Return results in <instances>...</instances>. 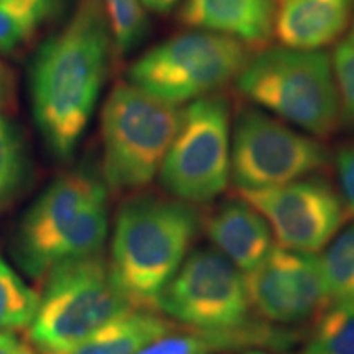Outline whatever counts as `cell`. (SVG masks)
<instances>
[{"label":"cell","instance_id":"cell-1","mask_svg":"<svg viewBox=\"0 0 354 354\" xmlns=\"http://www.w3.org/2000/svg\"><path fill=\"white\" fill-rule=\"evenodd\" d=\"M113 39L99 0H79L32 66L33 117L57 159L76 151L107 81Z\"/></svg>","mask_w":354,"mask_h":354},{"label":"cell","instance_id":"cell-2","mask_svg":"<svg viewBox=\"0 0 354 354\" xmlns=\"http://www.w3.org/2000/svg\"><path fill=\"white\" fill-rule=\"evenodd\" d=\"M158 312L223 349L282 351L295 343L292 331L254 315L245 274L214 248L190 251L159 295Z\"/></svg>","mask_w":354,"mask_h":354},{"label":"cell","instance_id":"cell-3","mask_svg":"<svg viewBox=\"0 0 354 354\" xmlns=\"http://www.w3.org/2000/svg\"><path fill=\"white\" fill-rule=\"evenodd\" d=\"M202 216L174 197L141 194L115 216L109 269L133 308L158 312V300L192 251Z\"/></svg>","mask_w":354,"mask_h":354},{"label":"cell","instance_id":"cell-4","mask_svg":"<svg viewBox=\"0 0 354 354\" xmlns=\"http://www.w3.org/2000/svg\"><path fill=\"white\" fill-rule=\"evenodd\" d=\"M234 86L256 107L313 138H328L342 123L331 57L325 51L266 48L246 61Z\"/></svg>","mask_w":354,"mask_h":354},{"label":"cell","instance_id":"cell-5","mask_svg":"<svg viewBox=\"0 0 354 354\" xmlns=\"http://www.w3.org/2000/svg\"><path fill=\"white\" fill-rule=\"evenodd\" d=\"M28 339L41 354H64L100 326L127 312L128 305L110 276L102 253L57 263L44 276Z\"/></svg>","mask_w":354,"mask_h":354},{"label":"cell","instance_id":"cell-6","mask_svg":"<svg viewBox=\"0 0 354 354\" xmlns=\"http://www.w3.org/2000/svg\"><path fill=\"white\" fill-rule=\"evenodd\" d=\"M183 109L118 84L102 110L104 179L113 192L140 190L159 174Z\"/></svg>","mask_w":354,"mask_h":354},{"label":"cell","instance_id":"cell-7","mask_svg":"<svg viewBox=\"0 0 354 354\" xmlns=\"http://www.w3.org/2000/svg\"><path fill=\"white\" fill-rule=\"evenodd\" d=\"M248 59L246 44L192 30L140 56L128 69V82L154 99L180 107L234 81Z\"/></svg>","mask_w":354,"mask_h":354},{"label":"cell","instance_id":"cell-8","mask_svg":"<svg viewBox=\"0 0 354 354\" xmlns=\"http://www.w3.org/2000/svg\"><path fill=\"white\" fill-rule=\"evenodd\" d=\"M232 113L223 95L190 102L159 169L171 197L190 205L209 203L225 192L230 180Z\"/></svg>","mask_w":354,"mask_h":354},{"label":"cell","instance_id":"cell-9","mask_svg":"<svg viewBox=\"0 0 354 354\" xmlns=\"http://www.w3.org/2000/svg\"><path fill=\"white\" fill-rule=\"evenodd\" d=\"M328 149L258 107L243 109L232 125L230 177L238 190H263L313 176Z\"/></svg>","mask_w":354,"mask_h":354},{"label":"cell","instance_id":"cell-10","mask_svg":"<svg viewBox=\"0 0 354 354\" xmlns=\"http://www.w3.org/2000/svg\"><path fill=\"white\" fill-rule=\"evenodd\" d=\"M271 228L276 245L318 254L346 221L343 198L317 174L263 190H238Z\"/></svg>","mask_w":354,"mask_h":354},{"label":"cell","instance_id":"cell-11","mask_svg":"<svg viewBox=\"0 0 354 354\" xmlns=\"http://www.w3.org/2000/svg\"><path fill=\"white\" fill-rule=\"evenodd\" d=\"M245 281L254 315L281 328L315 322L330 305L318 254L274 245Z\"/></svg>","mask_w":354,"mask_h":354},{"label":"cell","instance_id":"cell-12","mask_svg":"<svg viewBox=\"0 0 354 354\" xmlns=\"http://www.w3.org/2000/svg\"><path fill=\"white\" fill-rule=\"evenodd\" d=\"M102 185L88 171L57 177L21 220L15 238V259L32 279H41L55 264V251L73 227L82 207Z\"/></svg>","mask_w":354,"mask_h":354},{"label":"cell","instance_id":"cell-13","mask_svg":"<svg viewBox=\"0 0 354 354\" xmlns=\"http://www.w3.org/2000/svg\"><path fill=\"white\" fill-rule=\"evenodd\" d=\"M201 230L212 248L243 274L254 269L276 245L264 216L240 196L221 202L202 216Z\"/></svg>","mask_w":354,"mask_h":354},{"label":"cell","instance_id":"cell-14","mask_svg":"<svg viewBox=\"0 0 354 354\" xmlns=\"http://www.w3.org/2000/svg\"><path fill=\"white\" fill-rule=\"evenodd\" d=\"M353 8L354 0H281L274 33L282 46L323 51L348 32Z\"/></svg>","mask_w":354,"mask_h":354},{"label":"cell","instance_id":"cell-15","mask_svg":"<svg viewBox=\"0 0 354 354\" xmlns=\"http://www.w3.org/2000/svg\"><path fill=\"white\" fill-rule=\"evenodd\" d=\"M179 19L185 26L236 39L246 46L264 44L274 35V0H183Z\"/></svg>","mask_w":354,"mask_h":354},{"label":"cell","instance_id":"cell-16","mask_svg":"<svg viewBox=\"0 0 354 354\" xmlns=\"http://www.w3.org/2000/svg\"><path fill=\"white\" fill-rule=\"evenodd\" d=\"M176 326L154 310L130 308L64 354H136L149 343L179 330Z\"/></svg>","mask_w":354,"mask_h":354},{"label":"cell","instance_id":"cell-17","mask_svg":"<svg viewBox=\"0 0 354 354\" xmlns=\"http://www.w3.org/2000/svg\"><path fill=\"white\" fill-rule=\"evenodd\" d=\"M68 0H0V53L17 50L64 10Z\"/></svg>","mask_w":354,"mask_h":354},{"label":"cell","instance_id":"cell-18","mask_svg":"<svg viewBox=\"0 0 354 354\" xmlns=\"http://www.w3.org/2000/svg\"><path fill=\"white\" fill-rule=\"evenodd\" d=\"M109 232L107 185H102L82 207L81 214L55 251V264L61 261L102 253Z\"/></svg>","mask_w":354,"mask_h":354},{"label":"cell","instance_id":"cell-19","mask_svg":"<svg viewBox=\"0 0 354 354\" xmlns=\"http://www.w3.org/2000/svg\"><path fill=\"white\" fill-rule=\"evenodd\" d=\"M320 264L330 305H354V223L330 241Z\"/></svg>","mask_w":354,"mask_h":354},{"label":"cell","instance_id":"cell-20","mask_svg":"<svg viewBox=\"0 0 354 354\" xmlns=\"http://www.w3.org/2000/svg\"><path fill=\"white\" fill-rule=\"evenodd\" d=\"M304 354H354V305L331 304L323 310Z\"/></svg>","mask_w":354,"mask_h":354},{"label":"cell","instance_id":"cell-21","mask_svg":"<svg viewBox=\"0 0 354 354\" xmlns=\"http://www.w3.org/2000/svg\"><path fill=\"white\" fill-rule=\"evenodd\" d=\"M39 294L0 254V331L28 328L38 307Z\"/></svg>","mask_w":354,"mask_h":354},{"label":"cell","instance_id":"cell-22","mask_svg":"<svg viewBox=\"0 0 354 354\" xmlns=\"http://www.w3.org/2000/svg\"><path fill=\"white\" fill-rule=\"evenodd\" d=\"M112 33L113 48L128 53L143 41L148 17L141 0H99Z\"/></svg>","mask_w":354,"mask_h":354},{"label":"cell","instance_id":"cell-23","mask_svg":"<svg viewBox=\"0 0 354 354\" xmlns=\"http://www.w3.org/2000/svg\"><path fill=\"white\" fill-rule=\"evenodd\" d=\"M331 68L339 99L342 122L354 128V20L343 38L336 43Z\"/></svg>","mask_w":354,"mask_h":354},{"label":"cell","instance_id":"cell-24","mask_svg":"<svg viewBox=\"0 0 354 354\" xmlns=\"http://www.w3.org/2000/svg\"><path fill=\"white\" fill-rule=\"evenodd\" d=\"M25 174L21 141L10 122L0 117V207L13 197Z\"/></svg>","mask_w":354,"mask_h":354},{"label":"cell","instance_id":"cell-25","mask_svg":"<svg viewBox=\"0 0 354 354\" xmlns=\"http://www.w3.org/2000/svg\"><path fill=\"white\" fill-rule=\"evenodd\" d=\"M221 349L223 346L209 336L194 333V331L180 333L177 330L149 343L136 354H205L221 351Z\"/></svg>","mask_w":354,"mask_h":354},{"label":"cell","instance_id":"cell-26","mask_svg":"<svg viewBox=\"0 0 354 354\" xmlns=\"http://www.w3.org/2000/svg\"><path fill=\"white\" fill-rule=\"evenodd\" d=\"M335 165L346 220H354V145L344 146L336 153Z\"/></svg>","mask_w":354,"mask_h":354},{"label":"cell","instance_id":"cell-27","mask_svg":"<svg viewBox=\"0 0 354 354\" xmlns=\"http://www.w3.org/2000/svg\"><path fill=\"white\" fill-rule=\"evenodd\" d=\"M0 354H37L10 331H0Z\"/></svg>","mask_w":354,"mask_h":354},{"label":"cell","instance_id":"cell-28","mask_svg":"<svg viewBox=\"0 0 354 354\" xmlns=\"http://www.w3.org/2000/svg\"><path fill=\"white\" fill-rule=\"evenodd\" d=\"M183 0H141L146 10L158 13V15H167V13L174 10Z\"/></svg>","mask_w":354,"mask_h":354},{"label":"cell","instance_id":"cell-29","mask_svg":"<svg viewBox=\"0 0 354 354\" xmlns=\"http://www.w3.org/2000/svg\"><path fill=\"white\" fill-rule=\"evenodd\" d=\"M8 94H10V79H8L7 69L0 63V109L6 105Z\"/></svg>","mask_w":354,"mask_h":354},{"label":"cell","instance_id":"cell-30","mask_svg":"<svg viewBox=\"0 0 354 354\" xmlns=\"http://www.w3.org/2000/svg\"><path fill=\"white\" fill-rule=\"evenodd\" d=\"M243 354H287L282 351H272V349H246Z\"/></svg>","mask_w":354,"mask_h":354},{"label":"cell","instance_id":"cell-31","mask_svg":"<svg viewBox=\"0 0 354 354\" xmlns=\"http://www.w3.org/2000/svg\"><path fill=\"white\" fill-rule=\"evenodd\" d=\"M205 354H212V353H205Z\"/></svg>","mask_w":354,"mask_h":354}]
</instances>
